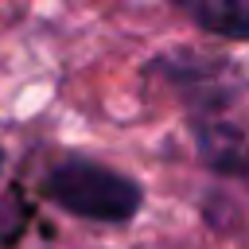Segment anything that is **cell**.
I'll use <instances>...</instances> for the list:
<instances>
[{"label":"cell","mask_w":249,"mask_h":249,"mask_svg":"<svg viewBox=\"0 0 249 249\" xmlns=\"http://www.w3.org/2000/svg\"><path fill=\"white\" fill-rule=\"evenodd\" d=\"M43 191L66 214H78V218H89V222H113V226L128 222L144 202L140 187L128 175H121L105 163L82 160V156L51 167Z\"/></svg>","instance_id":"cell-1"},{"label":"cell","mask_w":249,"mask_h":249,"mask_svg":"<svg viewBox=\"0 0 249 249\" xmlns=\"http://www.w3.org/2000/svg\"><path fill=\"white\" fill-rule=\"evenodd\" d=\"M167 74V82H175L179 89H187V97H202V109L226 105L230 101V66L226 58H210V54H191V51H175L167 58H160V66Z\"/></svg>","instance_id":"cell-2"},{"label":"cell","mask_w":249,"mask_h":249,"mask_svg":"<svg viewBox=\"0 0 249 249\" xmlns=\"http://www.w3.org/2000/svg\"><path fill=\"white\" fill-rule=\"evenodd\" d=\"M195 136H198V156L206 167L249 183V132L222 124V121H198Z\"/></svg>","instance_id":"cell-3"},{"label":"cell","mask_w":249,"mask_h":249,"mask_svg":"<svg viewBox=\"0 0 249 249\" xmlns=\"http://www.w3.org/2000/svg\"><path fill=\"white\" fill-rule=\"evenodd\" d=\"M171 4L206 31L249 39V0H171Z\"/></svg>","instance_id":"cell-4"},{"label":"cell","mask_w":249,"mask_h":249,"mask_svg":"<svg viewBox=\"0 0 249 249\" xmlns=\"http://www.w3.org/2000/svg\"><path fill=\"white\" fill-rule=\"evenodd\" d=\"M0 160H4V156H0Z\"/></svg>","instance_id":"cell-5"}]
</instances>
